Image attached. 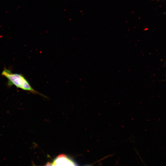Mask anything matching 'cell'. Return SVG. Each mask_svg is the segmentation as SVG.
Returning <instances> with one entry per match:
<instances>
[{
    "label": "cell",
    "instance_id": "6da1fadb",
    "mask_svg": "<svg viewBox=\"0 0 166 166\" xmlns=\"http://www.w3.org/2000/svg\"><path fill=\"white\" fill-rule=\"evenodd\" d=\"M1 75L7 79V85L8 86H10L14 85L17 88L24 90L34 94H38L45 97L44 95L33 89L27 80L22 74L13 73L10 70L4 68Z\"/></svg>",
    "mask_w": 166,
    "mask_h": 166
},
{
    "label": "cell",
    "instance_id": "7a4b0ae2",
    "mask_svg": "<svg viewBox=\"0 0 166 166\" xmlns=\"http://www.w3.org/2000/svg\"><path fill=\"white\" fill-rule=\"evenodd\" d=\"M48 166H77L78 164L71 158L65 154H62L58 156L52 162H48Z\"/></svg>",
    "mask_w": 166,
    "mask_h": 166
}]
</instances>
